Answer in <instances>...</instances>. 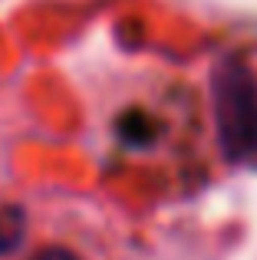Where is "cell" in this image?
Segmentation results:
<instances>
[{
  "instance_id": "obj_1",
  "label": "cell",
  "mask_w": 257,
  "mask_h": 260,
  "mask_svg": "<svg viewBox=\"0 0 257 260\" xmlns=\"http://www.w3.org/2000/svg\"><path fill=\"white\" fill-rule=\"evenodd\" d=\"M211 102L221 152L231 161L257 158V76L238 56H224L211 73Z\"/></svg>"
},
{
  "instance_id": "obj_2",
  "label": "cell",
  "mask_w": 257,
  "mask_h": 260,
  "mask_svg": "<svg viewBox=\"0 0 257 260\" xmlns=\"http://www.w3.org/2000/svg\"><path fill=\"white\" fill-rule=\"evenodd\" d=\"M26 237V211L20 204L0 208V254H13Z\"/></svg>"
},
{
  "instance_id": "obj_3",
  "label": "cell",
  "mask_w": 257,
  "mask_h": 260,
  "mask_svg": "<svg viewBox=\"0 0 257 260\" xmlns=\"http://www.w3.org/2000/svg\"><path fill=\"white\" fill-rule=\"evenodd\" d=\"M30 260H83L76 254V250H70V247H43V250H37Z\"/></svg>"
}]
</instances>
